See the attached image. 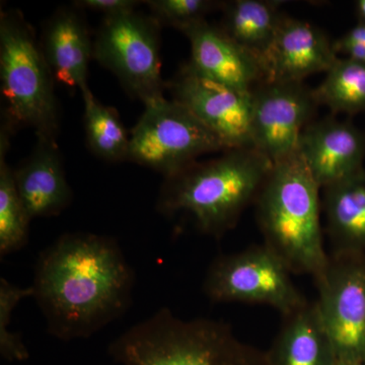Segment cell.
<instances>
[{
    "instance_id": "1",
    "label": "cell",
    "mask_w": 365,
    "mask_h": 365,
    "mask_svg": "<svg viewBox=\"0 0 365 365\" xmlns=\"http://www.w3.org/2000/svg\"><path fill=\"white\" fill-rule=\"evenodd\" d=\"M32 287L48 332L83 339L126 313L134 273L112 237L72 232L40 254Z\"/></svg>"
},
{
    "instance_id": "2",
    "label": "cell",
    "mask_w": 365,
    "mask_h": 365,
    "mask_svg": "<svg viewBox=\"0 0 365 365\" xmlns=\"http://www.w3.org/2000/svg\"><path fill=\"white\" fill-rule=\"evenodd\" d=\"M273 163L255 148L223 151L165 178L157 209L165 216H191L199 232L220 239L255 202Z\"/></svg>"
},
{
    "instance_id": "3",
    "label": "cell",
    "mask_w": 365,
    "mask_h": 365,
    "mask_svg": "<svg viewBox=\"0 0 365 365\" xmlns=\"http://www.w3.org/2000/svg\"><path fill=\"white\" fill-rule=\"evenodd\" d=\"M318 182L299 153L274 163L257 196L256 216L264 245L292 274L314 279L325 270Z\"/></svg>"
},
{
    "instance_id": "4",
    "label": "cell",
    "mask_w": 365,
    "mask_h": 365,
    "mask_svg": "<svg viewBox=\"0 0 365 365\" xmlns=\"http://www.w3.org/2000/svg\"><path fill=\"white\" fill-rule=\"evenodd\" d=\"M109 353L120 365H269L267 352L242 342L227 324L180 319L167 307L125 331Z\"/></svg>"
},
{
    "instance_id": "5",
    "label": "cell",
    "mask_w": 365,
    "mask_h": 365,
    "mask_svg": "<svg viewBox=\"0 0 365 365\" xmlns=\"http://www.w3.org/2000/svg\"><path fill=\"white\" fill-rule=\"evenodd\" d=\"M0 81L2 119L14 130L29 127L37 138L56 140L60 127L56 81L32 26L16 9L0 16Z\"/></svg>"
},
{
    "instance_id": "6",
    "label": "cell",
    "mask_w": 365,
    "mask_h": 365,
    "mask_svg": "<svg viewBox=\"0 0 365 365\" xmlns=\"http://www.w3.org/2000/svg\"><path fill=\"white\" fill-rule=\"evenodd\" d=\"M227 148L189 110L163 98L144 106L130 131L128 160L168 178Z\"/></svg>"
},
{
    "instance_id": "7",
    "label": "cell",
    "mask_w": 365,
    "mask_h": 365,
    "mask_svg": "<svg viewBox=\"0 0 365 365\" xmlns=\"http://www.w3.org/2000/svg\"><path fill=\"white\" fill-rule=\"evenodd\" d=\"M160 29L153 16L132 11L103 19L93 41V59L115 74L144 106L163 97Z\"/></svg>"
},
{
    "instance_id": "8",
    "label": "cell",
    "mask_w": 365,
    "mask_h": 365,
    "mask_svg": "<svg viewBox=\"0 0 365 365\" xmlns=\"http://www.w3.org/2000/svg\"><path fill=\"white\" fill-rule=\"evenodd\" d=\"M292 271L266 245L217 257L209 266L203 290L213 302L264 304L283 317L309 304Z\"/></svg>"
},
{
    "instance_id": "9",
    "label": "cell",
    "mask_w": 365,
    "mask_h": 365,
    "mask_svg": "<svg viewBox=\"0 0 365 365\" xmlns=\"http://www.w3.org/2000/svg\"><path fill=\"white\" fill-rule=\"evenodd\" d=\"M316 281V306L338 361L365 365L364 254L335 252Z\"/></svg>"
},
{
    "instance_id": "10",
    "label": "cell",
    "mask_w": 365,
    "mask_h": 365,
    "mask_svg": "<svg viewBox=\"0 0 365 365\" xmlns=\"http://www.w3.org/2000/svg\"><path fill=\"white\" fill-rule=\"evenodd\" d=\"M252 140L271 162L297 151L300 134L314 121L319 105L304 81H266L252 91Z\"/></svg>"
},
{
    "instance_id": "11",
    "label": "cell",
    "mask_w": 365,
    "mask_h": 365,
    "mask_svg": "<svg viewBox=\"0 0 365 365\" xmlns=\"http://www.w3.org/2000/svg\"><path fill=\"white\" fill-rule=\"evenodd\" d=\"M172 100L189 110L227 150L254 148L252 91L218 83L185 63L168 85Z\"/></svg>"
},
{
    "instance_id": "12",
    "label": "cell",
    "mask_w": 365,
    "mask_h": 365,
    "mask_svg": "<svg viewBox=\"0 0 365 365\" xmlns=\"http://www.w3.org/2000/svg\"><path fill=\"white\" fill-rule=\"evenodd\" d=\"M297 153L324 189L364 169L365 135L349 122L327 117L304 129Z\"/></svg>"
},
{
    "instance_id": "13",
    "label": "cell",
    "mask_w": 365,
    "mask_h": 365,
    "mask_svg": "<svg viewBox=\"0 0 365 365\" xmlns=\"http://www.w3.org/2000/svg\"><path fill=\"white\" fill-rule=\"evenodd\" d=\"M182 33L191 46L190 66L199 73L242 91H253L267 81L260 60L220 26L204 20L187 26Z\"/></svg>"
},
{
    "instance_id": "14",
    "label": "cell",
    "mask_w": 365,
    "mask_h": 365,
    "mask_svg": "<svg viewBox=\"0 0 365 365\" xmlns=\"http://www.w3.org/2000/svg\"><path fill=\"white\" fill-rule=\"evenodd\" d=\"M337 58L334 42L323 31L284 14L263 66L267 81H304L328 71Z\"/></svg>"
},
{
    "instance_id": "15",
    "label": "cell",
    "mask_w": 365,
    "mask_h": 365,
    "mask_svg": "<svg viewBox=\"0 0 365 365\" xmlns=\"http://www.w3.org/2000/svg\"><path fill=\"white\" fill-rule=\"evenodd\" d=\"M41 50L56 83L69 88L88 86L93 42L79 9L60 7L46 21Z\"/></svg>"
},
{
    "instance_id": "16",
    "label": "cell",
    "mask_w": 365,
    "mask_h": 365,
    "mask_svg": "<svg viewBox=\"0 0 365 365\" xmlns=\"http://www.w3.org/2000/svg\"><path fill=\"white\" fill-rule=\"evenodd\" d=\"M37 139L30 157L14 169L16 189L32 220L59 215L72 200L56 140Z\"/></svg>"
},
{
    "instance_id": "17",
    "label": "cell",
    "mask_w": 365,
    "mask_h": 365,
    "mask_svg": "<svg viewBox=\"0 0 365 365\" xmlns=\"http://www.w3.org/2000/svg\"><path fill=\"white\" fill-rule=\"evenodd\" d=\"M283 318L280 331L267 351L269 365H337V355L316 302H309Z\"/></svg>"
},
{
    "instance_id": "18",
    "label": "cell",
    "mask_w": 365,
    "mask_h": 365,
    "mask_svg": "<svg viewBox=\"0 0 365 365\" xmlns=\"http://www.w3.org/2000/svg\"><path fill=\"white\" fill-rule=\"evenodd\" d=\"M327 230L335 252L365 251V170L324 188Z\"/></svg>"
},
{
    "instance_id": "19",
    "label": "cell",
    "mask_w": 365,
    "mask_h": 365,
    "mask_svg": "<svg viewBox=\"0 0 365 365\" xmlns=\"http://www.w3.org/2000/svg\"><path fill=\"white\" fill-rule=\"evenodd\" d=\"M281 4L282 1L269 0L223 2L220 28L260 60L263 66L264 58L273 44L278 26L284 16L279 11Z\"/></svg>"
},
{
    "instance_id": "20",
    "label": "cell",
    "mask_w": 365,
    "mask_h": 365,
    "mask_svg": "<svg viewBox=\"0 0 365 365\" xmlns=\"http://www.w3.org/2000/svg\"><path fill=\"white\" fill-rule=\"evenodd\" d=\"M14 129L1 119L0 127V256L20 251L28 244L32 218L16 189L13 168L7 163Z\"/></svg>"
},
{
    "instance_id": "21",
    "label": "cell",
    "mask_w": 365,
    "mask_h": 365,
    "mask_svg": "<svg viewBox=\"0 0 365 365\" xmlns=\"http://www.w3.org/2000/svg\"><path fill=\"white\" fill-rule=\"evenodd\" d=\"M85 105L86 143L93 155L107 162L128 160L130 133L114 108L103 105L88 86L81 88Z\"/></svg>"
},
{
    "instance_id": "22",
    "label": "cell",
    "mask_w": 365,
    "mask_h": 365,
    "mask_svg": "<svg viewBox=\"0 0 365 365\" xmlns=\"http://www.w3.org/2000/svg\"><path fill=\"white\" fill-rule=\"evenodd\" d=\"M325 79L314 88V97L334 113L356 114L365 112V64L337 58L326 72Z\"/></svg>"
},
{
    "instance_id": "23",
    "label": "cell",
    "mask_w": 365,
    "mask_h": 365,
    "mask_svg": "<svg viewBox=\"0 0 365 365\" xmlns=\"http://www.w3.org/2000/svg\"><path fill=\"white\" fill-rule=\"evenodd\" d=\"M150 16L160 26L184 30L187 26L206 20V16L222 9L223 2L213 0H150L144 1Z\"/></svg>"
},
{
    "instance_id": "24",
    "label": "cell",
    "mask_w": 365,
    "mask_h": 365,
    "mask_svg": "<svg viewBox=\"0 0 365 365\" xmlns=\"http://www.w3.org/2000/svg\"><path fill=\"white\" fill-rule=\"evenodd\" d=\"M32 287L20 288L9 281L0 279V353L11 361H21L29 357L28 350L21 338L9 331L14 307L26 297H33Z\"/></svg>"
},
{
    "instance_id": "25",
    "label": "cell",
    "mask_w": 365,
    "mask_h": 365,
    "mask_svg": "<svg viewBox=\"0 0 365 365\" xmlns=\"http://www.w3.org/2000/svg\"><path fill=\"white\" fill-rule=\"evenodd\" d=\"M143 2L136 0H78L74 1L73 6L79 11H96L107 16H119L127 13H132L136 11V7L140 6Z\"/></svg>"
},
{
    "instance_id": "26",
    "label": "cell",
    "mask_w": 365,
    "mask_h": 365,
    "mask_svg": "<svg viewBox=\"0 0 365 365\" xmlns=\"http://www.w3.org/2000/svg\"><path fill=\"white\" fill-rule=\"evenodd\" d=\"M334 49L337 54L342 53L347 58L365 64V43L361 41L350 39L344 35L334 41Z\"/></svg>"
},
{
    "instance_id": "27",
    "label": "cell",
    "mask_w": 365,
    "mask_h": 365,
    "mask_svg": "<svg viewBox=\"0 0 365 365\" xmlns=\"http://www.w3.org/2000/svg\"><path fill=\"white\" fill-rule=\"evenodd\" d=\"M345 36L350 38V39L359 40L365 43V25L364 24H359V25L355 26L349 32L346 34Z\"/></svg>"
},
{
    "instance_id": "28",
    "label": "cell",
    "mask_w": 365,
    "mask_h": 365,
    "mask_svg": "<svg viewBox=\"0 0 365 365\" xmlns=\"http://www.w3.org/2000/svg\"><path fill=\"white\" fill-rule=\"evenodd\" d=\"M356 14L359 23L365 25V0H359L356 2Z\"/></svg>"
},
{
    "instance_id": "29",
    "label": "cell",
    "mask_w": 365,
    "mask_h": 365,
    "mask_svg": "<svg viewBox=\"0 0 365 365\" xmlns=\"http://www.w3.org/2000/svg\"><path fill=\"white\" fill-rule=\"evenodd\" d=\"M337 365H360L356 364H349V362L338 361Z\"/></svg>"
}]
</instances>
